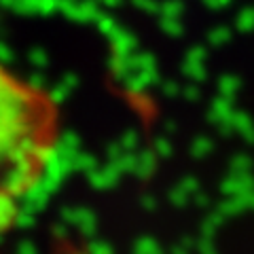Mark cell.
<instances>
[{
  "label": "cell",
  "mask_w": 254,
  "mask_h": 254,
  "mask_svg": "<svg viewBox=\"0 0 254 254\" xmlns=\"http://www.w3.org/2000/svg\"><path fill=\"white\" fill-rule=\"evenodd\" d=\"M58 133L51 95L0 64V225L43 178Z\"/></svg>",
  "instance_id": "1"
}]
</instances>
